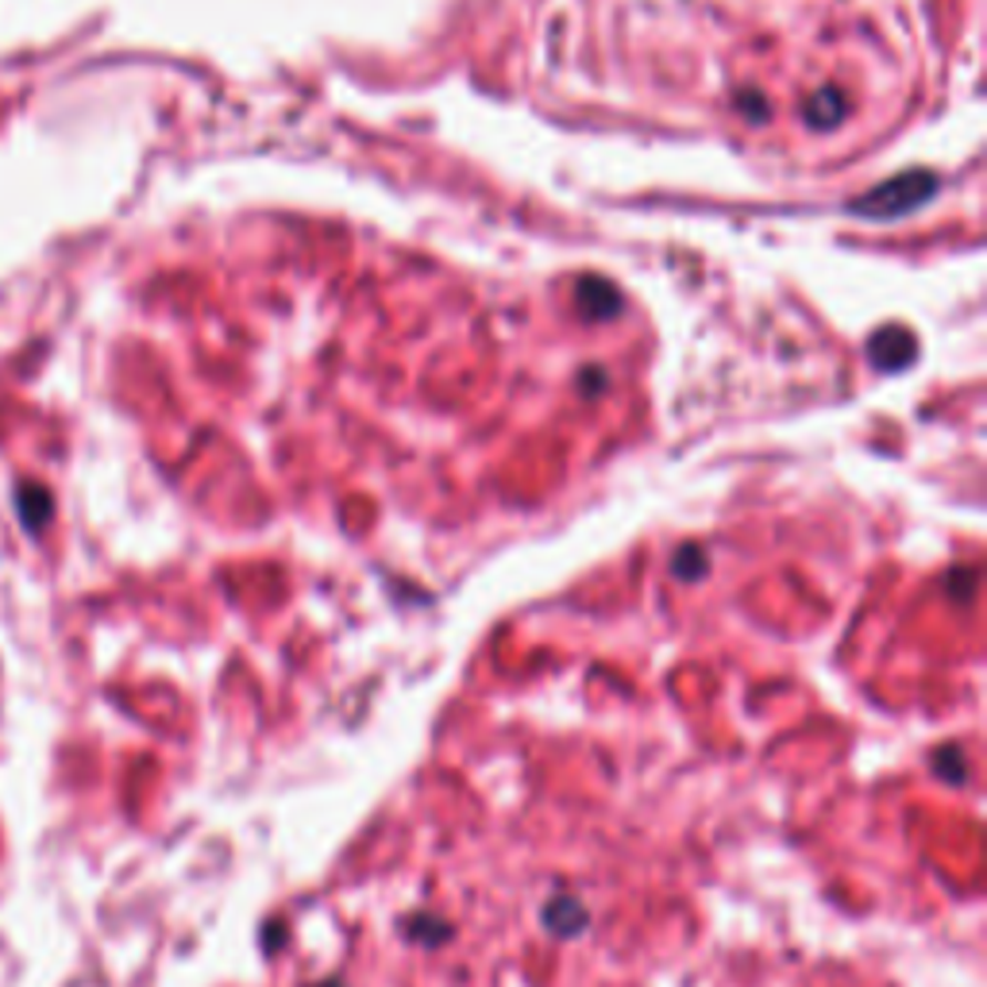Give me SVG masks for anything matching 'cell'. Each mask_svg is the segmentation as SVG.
<instances>
[{"instance_id": "cell-5", "label": "cell", "mask_w": 987, "mask_h": 987, "mask_svg": "<svg viewBox=\"0 0 987 987\" xmlns=\"http://www.w3.org/2000/svg\"><path fill=\"white\" fill-rule=\"evenodd\" d=\"M321 987H344V984H340V980H329V984H321Z\"/></svg>"}, {"instance_id": "cell-1", "label": "cell", "mask_w": 987, "mask_h": 987, "mask_svg": "<svg viewBox=\"0 0 987 987\" xmlns=\"http://www.w3.org/2000/svg\"><path fill=\"white\" fill-rule=\"evenodd\" d=\"M591 922L583 903H575L571 895H555L552 903L544 906V926L552 929L555 937H579Z\"/></svg>"}, {"instance_id": "cell-4", "label": "cell", "mask_w": 987, "mask_h": 987, "mask_svg": "<svg viewBox=\"0 0 987 987\" xmlns=\"http://www.w3.org/2000/svg\"><path fill=\"white\" fill-rule=\"evenodd\" d=\"M20 501H23V517H28V524H31V529H35V524H39V517L46 513V494H43V490H31V487H28V490L20 494Z\"/></svg>"}, {"instance_id": "cell-2", "label": "cell", "mask_w": 987, "mask_h": 987, "mask_svg": "<svg viewBox=\"0 0 987 987\" xmlns=\"http://www.w3.org/2000/svg\"><path fill=\"white\" fill-rule=\"evenodd\" d=\"M405 934H409L413 942H420V945H440V942H448V937H451V926H448V922H440V918H428V914H413V918L405 922Z\"/></svg>"}, {"instance_id": "cell-3", "label": "cell", "mask_w": 987, "mask_h": 987, "mask_svg": "<svg viewBox=\"0 0 987 987\" xmlns=\"http://www.w3.org/2000/svg\"><path fill=\"white\" fill-rule=\"evenodd\" d=\"M934 768L942 771V779H949V783H960L965 779V752L960 748H937L934 752Z\"/></svg>"}]
</instances>
